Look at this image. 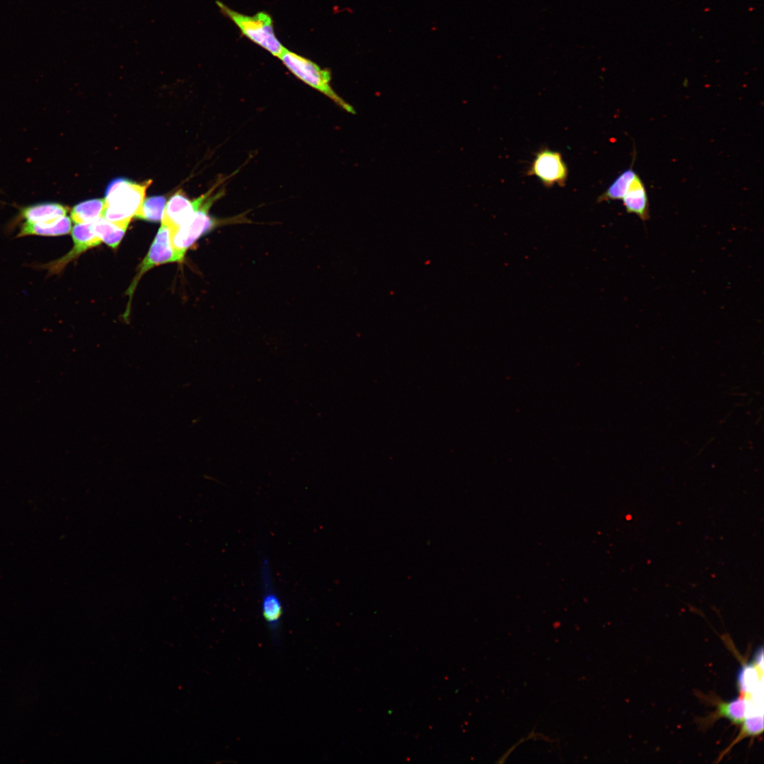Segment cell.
<instances>
[{
  "label": "cell",
  "mask_w": 764,
  "mask_h": 764,
  "mask_svg": "<svg viewBox=\"0 0 764 764\" xmlns=\"http://www.w3.org/2000/svg\"><path fill=\"white\" fill-rule=\"evenodd\" d=\"M222 181L224 180L221 179L209 190L208 195L201 206L185 223L172 233V245L177 262L183 261L187 250L206 233L209 232L216 226L244 221V219L240 216L226 219H216L209 215V212L213 204L225 194L224 187L215 191Z\"/></svg>",
  "instance_id": "obj_1"
},
{
  "label": "cell",
  "mask_w": 764,
  "mask_h": 764,
  "mask_svg": "<svg viewBox=\"0 0 764 764\" xmlns=\"http://www.w3.org/2000/svg\"><path fill=\"white\" fill-rule=\"evenodd\" d=\"M151 183L148 180L139 183L125 178L112 180L105 190L102 217L127 228L139 211Z\"/></svg>",
  "instance_id": "obj_2"
},
{
  "label": "cell",
  "mask_w": 764,
  "mask_h": 764,
  "mask_svg": "<svg viewBox=\"0 0 764 764\" xmlns=\"http://www.w3.org/2000/svg\"><path fill=\"white\" fill-rule=\"evenodd\" d=\"M67 209L66 207L56 202L38 203L23 208L19 216L23 222L17 237H54L69 233L71 221L66 216Z\"/></svg>",
  "instance_id": "obj_3"
},
{
  "label": "cell",
  "mask_w": 764,
  "mask_h": 764,
  "mask_svg": "<svg viewBox=\"0 0 764 764\" xmlns=\"http://www.w3.org/2000/svg\"><path fill=\"white\" fill-rule=\"evenodd\" d=\"M221 11L229 18L243 35L272 55L279 57L285 47L275 35L272 19L266 12L249 16L236 12L216 1Z\"/></svg>",
  "instance_id": "obj_4"
},
{
  "label": "cell",
  "mask_w": 764,
  "mask_h": 764,
  "mask_svg": "<svg viewBox=\"0 0 764 764\" xmlns=\"http://www.w3.org/2000/svg\"><path fill=\"white\" fill-rule=\"evenodd\" d=\"M279 58L283 64L301 81L330 98L346 111L354 112L353 108L332 88L331 76L328 69L320 68L315 62L286 47Z\"/></svg>",
  "instance_id": "obj_5"
},
{
  "label": "cell",
  "mask_w": 764,
  "mask_h": 764,
  "mask_svg": "<svg viewBox=\"0 0 764 764\" xmlns=\"http://www.w3.org/2000/svg\"><path fill=\"white\" fill-rule=\"evenodd\" d=\"M262 594L261 611L274 644L279 642V629L283 615L282 601L273 586L270 564L267 559L262 561L260 567Z\"/></svg>",
  "instance_id": "obj_6"
},
{
  "label": "cell",
  "mask_w": 764,
  "mask_h": 764,
  "mask_svg": "<svg viewBox=\"0 0 764 764\" xmlns=\"http://www.w3.org/2000/svg\"><path fill=\"white\" fill-rule=\"evenodd\" d=\"M550 187L554 185L564 186L567 179L568 169L562 154L549 149H542L536 155L528 172Z\"/></svg>",
  "instance_id": "obj_7"
},
{
  "label": "cell",
  "mask_w": 764,
  "mask_h": 764,
  "mask_svg": "<svg viewBox=\"0 0 764 764\" xmlns=\"http://www.w3.org/2000/svg\"><path fill=\"white\" fill-rule=\"evenodd\" d=\"M170 262H177L172 245V233L168 226L161 224L146 257L140 265L138 272L127 290L129 299H132L139 280L145 272L155 266Z\"/></svg>",
  "instance_id": "obj_8"
},
{
  "label": "cell",
  "mask_w": 764,
  "mask_h": 764,
  "mask_svg": "<svg viewBox=\"0 0 764 764\" xmlns=\"http://www.w3.org/2000/svg\"><path fill=\"white\" fill-rule=\"evenodd\" d=\"M71 235L74 247L68 253L55 260L39 266L41 269L47 270L49 276L59 274L67 264L82 253L101 243L100 239L95 233L93 222L75 224Z\"/></svg>",
  "instance_id": "obj_9"
},
{
  "label": "cell",
  "mask_w": 764,
  "mask_h": 764,
  "mask_svg": "<svg viewBox=\"0 0 764 764\" xmlns=\"http://www.w3.org/2000/svg\"><path fill=\"white\" fill-rule=\"evenodd\" d=\"M209 192V190L192 200L181 190L175 192L166 204L161 224L168 226L173 233L191 217Z\"/></svg>",
  "instance_id": "obj_10"
},
{
  "label": "cell",
  "mask_w": 764,
  "mask_h": 764,
  "mask_svg": "<svg viewBox=\"0 0 764 764\" xmlns=\"http://www.w3.org/2000/svg\"><path fill=\"white\" fill-rule=\"evenodd\" d=\"M625 211L636 214L642 221L649 219V203L645 185L638 174L622 199Z\"/></svg>",
  "instance_id": "obj_11"
},
{
  "label": "cell",
  "mask_w": 764,
  "mask_h": 764,
  "mask_svg": "<svg viewBox=\"0 0 764 764\" xmlns=\"http://www.w3.org/2000/svg\"><path fill=\"white\" fill-rule=\"evenodd\" d=\"M105 201L92 199L75 205L71 211V218L75 224L91 223L103 216Z\"/></svg>",
  "instance_id": "obj_12"
},
{
  "label": "cell",
  "mask_w": 764,
  "mask_h": 764,
  "mask_svg": "<svg viewBox=\"0 0 764 764\" xmlns=\"http://www.w3.org/2000/svg\"><path fill=\"white\" fill-rule=\"evenodd\" d=\"M716 711L711 719L724 717L735 724H741L746 719V703L743 697L740 696L729 702H717Z\"/></svg>",
  "instance_id": "obj_13"
},
{
  "label": "cell",
  "mask_w": 764,
  "mask_h": 764,
  "mask_svg": "<svg viewBox=\"0 0 764 764\" xmlns=\"http://www.w3.org/2000/svg\"><path fill=\"white\" fill-rule=\"evenodd\" d=\"M636 175L637 173L632 168V165L629 168L623 171L598 197V202L622 199Z\"/></svg>",
  "instance_id": "obj_14"
},
{
  "label": "cell",
  "mask_w": 764,
  "mask_h": 764,
  "mask_svg": "<svg viewBox=\"0 0 764 764\" xmlns=\"http://www.w3.org/2000/svg\"><path fill=\"white\" fill-rule=\"evenodd\" d=\"M95 233L100 241L112 248H116L125 233L126 228L119 226L103 217L93 222Z\"/></svg>",
  "instance_id": "obj_15"
},
{
  "label": "cell",
  "mask_w": 764,
  "mask_h": 764,
  "mask_svg": "<svg viewBox=\"0 0 764 764\" xmlns=\"http://www.w3.org/2000/svg\"><path fill=\"white\" fill-rule=\"evenodd\" d=\"M166 204L164 196H153L144 199L135 217L149 221H161Z\"/></svg>",
  "instance_id": "obj_16"
},
{
  "label": "cell",
  "mask_w": 764,
  "mask_h": 764,
  "mask_svg": "<svg viewBox=\"0 0 764 764\" xmlns=\"http://www.w3.org/2000/svg\"><path fill=\"white\" fill-rule=\"evenodd\" d=\"M741 729L739 734L731 744V746L726 751L727 752L730 748H732L736 743L739 742L741 739L748 736H756L763 733V719L762 716L751 717L748 719H745L741 723Z\"/></svg>",
  "instance_id": "obj_17"
}]
</instances>
